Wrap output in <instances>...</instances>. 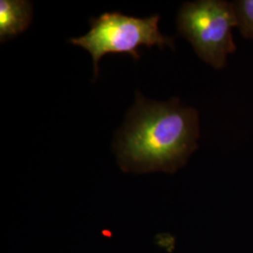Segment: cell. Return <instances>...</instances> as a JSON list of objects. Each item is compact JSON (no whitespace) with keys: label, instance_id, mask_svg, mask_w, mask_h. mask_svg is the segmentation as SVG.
Returning a JSON list of instances; mask_svg holds the SVG:
<instances>
[{"label":"cell","instance_id":"3957f363","mask_svg":"<svg viewBox=\"0 0 253 253\" xmlns=\"http://www.w3.org/2000/svg\"><path fill=\"white\" fill-rule=\"evenodd\" d=\"M158 14L146 18L126 16L120 12H105L91 19L90 30L84 36L74 38L71 43L89 52L93 59L95 77L99 73V62L106 54L126 53L140 59V46H164L174 48L173 39L163 36L159 29Z\"/></svg>","mask_w":253,"mask_h":253},{"label":"cell","instance_id":"5b68a950","mask_svg":"<svg viewBox=\"0 0 253 253\" xmlns=\"http://www.w3.org/2000/svg\"><path fill=\"white\" fill-rule=\"evenodd\" d=\"M234 5L242 36L253 40V0L235 1Z\"/></svg>","mask_w":253,"mask_h":253},{"label":"cell","instance_id":"7a4b0ae2","mask_svg":"<svg viewBox=\"0 0 253 253\" xmlns=\"http://www.w3.org/2000/svg\"><path fill=\"white\" fill-rule=\"evenodd\" d=\"M238 27L234 2L199 0L186 2L177 15V30L201 59L221 70L228 54L236 51L232 29Z\"/></svg>","mask_w":253,"mask_h":253},{"label":"cell","instance_id":"6da1fadb","mask_svg":"<svg viewBox=\"0 0 253 253\" xmlns=\"http://www.w3.org/2000/svg\"><path fill=\"white\" fill-rule=\"evenodd\" d=\"M199 115L177 98L166 102L140 93L116 141V153L125 172H175L198 147Z\"/></svg>","mask_w":253,"mask_h":253},{"label":"cell","instance_id":"277c9868","mask_svg":"<svg viewBox=\"0 0 253 253\" xmlns=\"http://www.w3.org/2000/svg\"><path fill=\"white\" fill-rule=\"evenodd\" d=\"M33 19V5L26 0L0 1V42L25 32Z\"/></svg>","mask_w":253,"mask_h":253}]
</instances>
